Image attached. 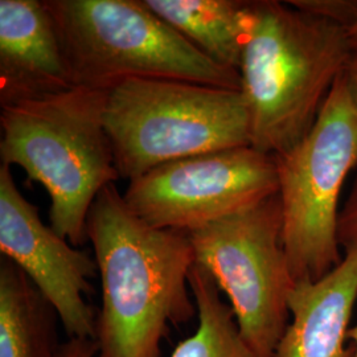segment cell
I'll list each match as a JSON object with an SVG mask.
<instances>
[{"instance_id":"obj_15","label":"cell","mask_w":357,"mask_h":357,"mask_svg":"<svg viewBox=\"0 0 357 357\" xmlns=\"http://www.w3.org/2000/svg\"><path fill=\"white\" fill-rule=\"evenodd\" d=\"M293 7L335 22L345 29L352 24L357 13V1L349 0H293Z\"/></svg>"},{"instance_id":"obj_8","label":"cell","mask_w":357,"mask_h":357,"mask_svg":"<svg viewBox=\"0 0 357 357\" xmlns=\"http://www.w3.org/2000/svg\"><path fill=\"white\" fill-rule=\"evenodd\" d=\"M278 191L275 156L243 146L153 168L128 181L123 199L153 228L188 233L246 211Z\"/></svg>"},{"instance_id":"obj_1","label":"cell","mask_w":357,"mask_h":357,"mask_svg":"<svg viewBox=\"0 0 357 357\" xmlns=\"http://www.w3.org/2000/svg\"><path fill=\"white\" fill-rule=\"evenodd\" d=\"M86 234L102 286L97 357H162L169 327L197 315L190 286L196 259L188 234L143 221L115 183L90 206Z\"/></svg>"},{"instance_id":"obj_20","label":"cell","mask_w":357,"mask_h":357,"mask_svg":"<svg viewBox=\"0 0 357 357\" xmlns=\"http://www.w3.org/2000/svg\"><path fill=\"white\" fill-rule=\"evenodd\" d=\"M348 339L354 343L352 347L355 349V357H357V324L355 327H351L348 331Z\"/></svg>"},{"instance_id":"obj_4","label":"cell","mask_w":357,"mask_h":357,"mask_svg":"<svg viewBox=\"0 0 357 357\" xmlns=\"http://www.w3.org/2000/svg\"><path fill=\"white\" fill-rule=\"evenodd\" d=\"M73 86L107 91L132 78H171L241 90V77L213 63L142 0H44Z\"/></svg>"},{"instance_id":"obj_19","label":"cell","mask_w":357,"mask_h":357,"mask_svg":"<svg viewBox=\"0 0 357 357\" xmlns=\"http://www.w3.org/2000/svg\"><path fill=\"white\" fill-rule=\"evenodd\" d=\"M347 33H348V38H349L352 51H357V13L352 24L347 28Z\"/></svg>"},{"instance_id":"obj_5","label":"cell","mask_w":357,"mask_h":357,"mask_svg":"<svg viewBox=\"0 0 357 357\" xmlns=\"http://www.w3.org/2000/svg\"><path fill=\"white\" fill-rule=\"evenodd\" d=\"M105 128L119 178L168 162L250 146L241 90L171 78H132L107 90Z\"/></svg>"},{"instance_id":"obj_2","label":"cell","mask_w":357,"mask_h":357,"mask_svg":"<svg viewBox=\"0 0 357 357\" xmlns=\"http://www.w3.org/2000/svg\"><path fill=\"white\" fill-rule=\"evenodd\" d=\"M344 26L289 1H250L240 77L250 146L278 156L305 138L352 56Z\"/></svg>"},{"instance_id":"obj_14","label":"cell","mask_w":357,"mask_h":357,"mask_svg":"<svg viewBox=\"0 0 357 357\" xmlns=\"http://www.w3.org/2000/svg\"><path fill=\"white\" fill-rule=\"evenodd\" d=\"M190 286L197 310V327L176 345L171 357H258L245 343L216 282L196 262L190 273Z\"/></svg>"},{"instance_id":"obj_6","label":"cell","mask_w":357,"mask_h":357,"mask_svg":"<svg viewBox=\"0 0 357 357\" xmlns=\"http://www.w3.org/2000/svg\"><path fill=\"white\" fill-rule=\"evenodd\" d=\"M275 159L283 246L294 281H318L343 259L339 199L357 166V107L343 75L305 138Z\"/></svg>"},{"instance_id":"obj_9","label":"cell","mask_w":357,"mask_h":357,"mask_svg":"<svg viewBox=\"0 0 357 357\" xmlns=\"http://www.w3.org/2000/svg\"><path fill=\"white\" fill-rule=\"evenodd\" d=\"M0 252L43 294L69 339L94 340L97 315L86 296L98 271L96 259L43 222L4 165L0 166Z\"/></svg>"},{"instance_id":"obj_12","label":"cell","mask_w":357,"mask_h":357,"mask_svg":"<svg viewBox=\"0 0 357 357\" xmlns=\"http://www.w3.org/2000/svg\"><path fill=\"white\" fill-rule=\"evenodd\" d=\"M142 3L213 63L240 70L250 26V1L142 0Z\"/></svg>"},{"instance_id":"obj_17","label":"cell","mask_w":357,"mask_h":357,"mask_svg":"<svg viewBox=\"0 0 357 357\" xmlns=\"http://www.w3.org/2000/svg\"><path fill=\"white\" fill-rule=\"evenodd\" d=\"M97 343L91 339H68L60 345L57 357H97Z\"/></svg>"},{"instance_id":"obj_13","label":"cell","mask_w":357,"mask_h":357,"mask_svg":"<svg viewBox=\"0 0 357 357\" xmlns=\"http://www.w3.org/2000/svg\"><path fill=\"white\" fill-rule=\"evenodd\" d=\"M56 312L26 274L0 262V357H57Z\"/></svg>"},{"instance_id":"obj_18","label":"cell","mask_w":357,"mask_h":357,"mask_svg":"<svg viewBox=\"0 0 357 357\" xmlns=\"http://www.w3.org/2000/svg\"><path fill=\"white\" fill-rule=\"evenodd\" d=\"M343 76H344L347 88L349 90V94L357 107V51L352 52V56L348 61Z\"/></svg>"},{"instance_id":"obj_7","label":"cell","mask_w":357,"mask_h":357,"mask_svg":"<svg viewBox=\"0 0 357 357\" xmlns=\"http://www.w3.org/2000/svg\"><path fill=\"white\" fill-rule=\"evenodd\" d=\"M187 234L195 262L227 295L245 343L258 357H274L290 321L295 286L278 193Z\"/></svg>"},{"instance_id":"obj_3","label":"cell","mask_w":357,"mask_h":357,"mask_svg":"<svg viewBox=\"0 0 357 357\" xmlns=\"http://www.w3.org/2000/svg\"><path fill=\"white\" fill-rule=\"evenodd\" d=\"M107 91L73 86L0 105V160L19 166L51 197L52 229L73 246L88 240L90 206L119 178L105 128Z\"/></svg>"},{"instance_id":"obj_10","label":"cell","mask_w":357,"mask_h":357,"mask_svg":"<svg viewBox=\"0 0 357 357\" xmlns=\"http://www.w3.org/2000/svg\"><path fill=\"white\" fill-rule=\"evenodd\" d=\"M73 88L44 1L0 0V105Z\"/></svg>"},{"instance_id":"obj_11","label":"cell","mask_w":357,"mask_h":357,"mask_svg":"<svg viewBox=\"0 0 357 357\" xmlns=\"http://www.w3.org/2000/svg\"><path fill=\"white\" fill-rule=\"evenodd\" d=\"M356 299L357 243L323 278L295 283L290 321L274 357H355L345 340Z\"/></svg>"},{"instance_id":"obj_16","label":"cell","mask_w":357,"mask_h":357,"mask_svg":"<svg viewBox=\"0 0 357 357\" xmlns=\"http://www.w3.org/2000/svg\"><path fill=\"white\" fill-rule=\"evenodd\" d=\"M337 237L340 246L345 249L357 243V178L339 215Z\"/></svg>"}]
</instances>
